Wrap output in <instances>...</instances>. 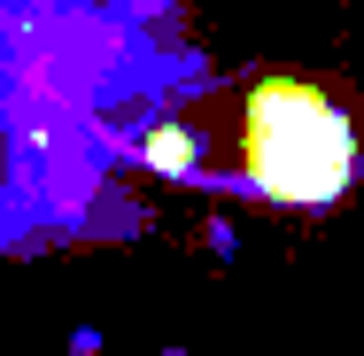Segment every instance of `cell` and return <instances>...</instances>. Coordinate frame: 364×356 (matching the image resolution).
Wrapping results in <instances>:
<instances>
[{"label": "cell", "instance_id": "obj_1", "mask_svg": "<svg viewBox=\"0 0 364 356\" xmlns=\"http://www.w3.org/2000/svg\"><path fill=\"white\" fill-rule=\"evenodd\" d=\"M240 155H248V186L294 202V210H326L357 186V132L349 117L302 85V77H264L248 93V124H240Z\"/></svg>", "mask_w": 364, "mask_h": 356}]
</instances>
